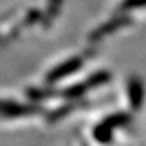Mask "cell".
<instances>
[{
  "instance_id": "obj_1",
  "label": "cell",
  "mask_w": 146,
  "mask_h": 146,
  "mask_svg": "<svg viewBox=\"0 0 146 146\" xmlns=\"http://www.w3.org/2000/svg\"><path fill=\"white\" fill-rule=\"evenodd\" d=\"M131 123V112H116L107 116L103 122L94 129V138L100 143L111 142L114 137L115 129H120L123 126H127Z\"/></svg>"
},
{
  "instance_id": "obj_2",
  "label": "cell",
  "mask_w": 146,
  "mask_h": 146,
  "mask_svg": "<svg viewBox=\"0 0 146 146\" xmlns=\"http://www.w3.org/2000/svg\"><path fill=\"white\" fill-rule=\"evenodd\" d=\"M126 96H127L129 108H130V111L133 114L142 110L143 103H145V98H146V88H145L143 80L139 78L138 76H131L127 80Z\"/></svg>"
},
{
  "instance_id": "obj_3",
  "label": "cell",
  "mask_w": 146,
  "mask_h": 146,
  "mask_svg": "<svg viewBox=\"0 0 146 146\" xmlns=\"http://www.w3.org/2000/svg\"><path fill=\"white\" fill-rule=\"evenodd\" d=\"M84 61H85V56H77V57H73L68 61H65V62L60 64L57 68H54L47 74V81L49 83H57L61 78L68 77L72 73L77 72L78 69L83 66Z\"/></svg>"
},
{
  "instance_id": "obj_4",
  "label": "cell",
  "mask_w": 146,
  "mask_h": 146,
  "mask_svg": "<svg viewBox=\"0 0 146 146\" xmlns=\"http://www.w3.org/2000/svg\"><path fill=\"white\" fill-rule=\"evenodd\" d=\"M34 112L33 106H23L16 104V103H5L0 102V115L7 116V118H16V116H23V115Z\"/></svg>"
},
{
  "instance_id": "obj_5",
  "label": "cell",
  "mask_w": 146,
  "mask_h": 146,
  "mask_svg": "<svg viewBox=\"0 0 146 146\" xmlns=\"http://www.w3.org/2000/svg\"><path fill=\"white\" fill-rule=\"evenodd\" d=\"M142 10H146V0H122L116 8V12L130 15L134 11Z\"/></svg>"
}]
</instances>
